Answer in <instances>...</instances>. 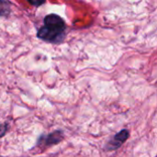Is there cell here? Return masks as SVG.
<instances>
[{
    "instance_id": "277c9868",
    "label": "cell",
    "mask_w": 157,
    "mask_h": 157,
    "mask_svg": "<svg viewBox=\"0 0 157 157\" xmlns=\"http://www.w3.org/2000/svg\"><path fill=\"white\" fill-rule=\"evenodd\" d=\"M10 13V5L6 0H0V17H6Z\"/></svg>"
},
{
    "instance_id": "7a4b0ae2",
    "label": "cell",
    "mask_w": 157,
    "mask_h": 157,
    "mask_svg": "<svg viewBox=\"0 0 157 157\" xmlns=\"http://www.w3.org/2000/svg\"><path fill=\"white\" fill-rule=\"evenodd\" d=\"M129 134L130 133H129L128 130H122L121 132L117 133L112 140L109 141L106 149L109 151H111V150H115V149L119 148L129 138Z\"/></svg>"
},
{
    "instance_id": "8992f818",
    "label": "cell",
    "mask_w": 157,
    "mask_h": 157,
    "mask_svg": "<svg viewBox=\"0 0 157 157\" xmlns=\"http://www.w3.org/2000/svg\"><path fill=\"white\" fill-rule=\"evenodd\" d=\"M6 132V124H1L0 125V138L5 135Z\"/></svg>"
},
{
    "instance_id": "6da1fadb",
    "label": "cell",
    "mask_w": 157,
    "mask_h": 157,
    "mask_svg": "<svg viewBox=\"0 0 157 157\" xmlns=\"http://www.w3.org/2000/svg\"><path fill=\"white\" fill-rule=\"evenodd\" d=\"M64 31L63 19L58 15L51 14L44 17V25L39 29L37 36L48 42H59L63 40Z\"/></svg>"
},
{
    "instance_id": "5b68a950",
    "label": "cell",
    "mask_w": 157,
    "mask_h": 157,
    "mask_svg": "<svg viewBox=\"0 0 157 157\" xmlns=\"http://www.w3.org/2000/svg\"><path fill=\"white\" fill-rule=\"evenodd\" d=\"M28 1L29 4H31L34 6H39L45 3V0H28Z\"/></svg>"
},
{
    "instance_id": "3957f363",
    "label": "cell",
    "mask_w": 157,
    "mask_h": 157,
    "mask_svg": "<svg viewBox=\"0 0 157 157\" xmlns=\"http://www.w3.org/2000/svg\"><path fill=\"white\" fill-rule=\"evenodd\" d=\"M63 139V132L61 131L54 132L47 136H43L40 139H39L38 144H45L47 146L52 144H56L60 143Z\"/></svg>"
}]
</instances>
